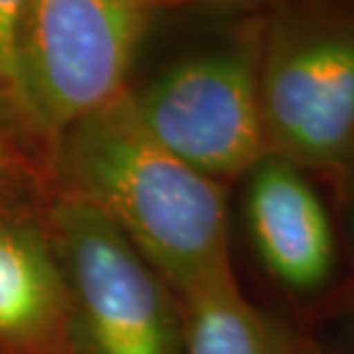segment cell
I'll use <instances>...</instances> for the list:
<instances>
[{
    "label": "cell",
    "mask_w": 354,
    "mask_h": 354,
    "mask_svg": "<svg viewBox=\"0 0 354 354\" xmlns=\"http://www.w3.org/2000/svg\"><path fill=\"white\" fill-rule=\"evenodd\" d=\"M50 151L59 192L108 217L180 302L236 283L224 183L169 153L135 115L128 89L66 128Z\"/></svg>",
    "instance_id": "6da1fadb"
},
{
    "label": "cell",
    "mask_w": 354,
    "mask_h": 354,
    "mask_svg": "<svg viewBox=\"0 0 354 354\" xmlns=\"http://www.w3.org/2000/svg\"><path fill=\"white\" fill-rule=\"evenodd\" d=\"M156 0H21L14 32V115L53 145L126 94Z\"/></svg>",
    "instance_id": "7a4b0ae2"
},
{
    "label": "cell",
    "mask_w": 354,
    "mask_h": 354,
    "mask_svg": "<svg viewBox=\"0 0 354 354\" xmlns=\"http://www.w3.org/2000/svg\"><path fill=\"white\" fill-rule=\"evenodd\" d=\"M46 222L66 295V354H183V302L108 217L57 192Z\"/></svg>",
    "instance_id": "3957f363"
},
{
    "label": "cell",
    "mask_w": 354,
    "mask_h": 354,
    "mask_svg": "<svg viewBox=\"0 0 354 354\" xmlns=\"http://www.w3.org/2000/svg\"><path fill=\"white\" fill-rule=\"evenodd\" d=\"M140 122L178 160L224 180L250 174L270 153L261 112L259 64L224 48L180 59L131 92Z\"/></svg>",
    "instance_id": "277c9868"
},
{
    "label": "cell",
    "mask_w": 354,
    "mask_h": 354,
    "mask_svg": "<svg viewBox=\"0 0 354 354\" xmlns=\"http://www.w3.org/2000/svg\"><path fill=\"white\" fill-rule=\"evenodd\" d=\"M270 153L297 167H338L354 151V30L274 41L259 69Z\"/></svg>",
    "instance_id": "5b68a950"
},
{
    "label": "cell",
    "mask_w": 354,
    "mask_h": 354,
    "mask_svg": "<svg viewBox=\"0 0 354 354\" xmlns=\"http://www.w3.org/2000/svg\"><path fill=\"white\" fill-rule=\"evenodd\" d=\"M32 176H0V354H66V295Z\"/></svg>",
    "instance_id": "8992f818"
},
{
    "label": "cell",
    "mask_w": 354,
    "mask_h": 354,
    "mask_svg": "<svg viewBox=\"0 0 354 354\" xmlns=\"http://www.w3.org/2000/svg\"><path fill=\"white\" fill-rule=\"evenodd\" d=\"M247 233L270 277L295 292L322 290L334 279V224L302 167L266 153L250 171Z\"/></svg>",
    "instance_id": "52a82bcc"
},
{
    "label": "cell",
    "mask_w": 354,
    "mask_h": 354,
    "mask_svg": "<svg viewBox=\"0 0 354 354\" xmlns=\"http://www.w3.org/2000/svg\"><path fill=\"white\" fill-rule=\"evenodd\" d=\"M183 354H311L274 315L261 311L236 283L183 299Z\"/></svg>",
    "instance_id": "ba28073f"
},
{
    "label": "cell",
    "mask_w": 354,
    "mask_h": 354,
    "mask_svg": "<svg viewBox=\"0 0 354 354\" xmlns=\"http://www.w3.org/2000/svg\"><path fill=\"white\" fill-rule=\"evenodd\" d=\"M17 117L12 110V103L0 87V176H32V169L28 167L26 158L21 156L14 138L12 119Z\"/></svg>",
    "instance_id": "9c48e42d"
},
{
    "label": "cell",
    "mask_w": 354,
    "mask_h": 354,
    "mask_svg": "<svg viewBox=\"0 0 354 354\" xmlns=\"http://www.w3.org/2000/svg\"><path fill=\"white\" fill-rule=\"evenodd\" d=\"M19 10L21 0H0V87L10 103L14 80V32H17Z\"/></svg>",
    "instance_id": "30bf717a"
},
{
    "label": "cell",
    "mask_w": 354,
    "mask_h": 354,
    "mask_svg": "<svg viewBox=\"0 0 354 354\" xmlns=\"http://www.w3.org/2000/svg\"><path fill=\"white\" fill-rule=\"evenodd\" d=\"M158 5L160 3H192V0H156Z\"/></svg>",
    "instance_id": "8fae6325"
}]
</instances>
